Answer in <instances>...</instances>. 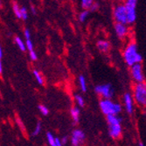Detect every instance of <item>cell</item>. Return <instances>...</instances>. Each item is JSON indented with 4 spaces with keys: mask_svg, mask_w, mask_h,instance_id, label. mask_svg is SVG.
Segmentation results:
<instances>
[{
    "mask_svg": "<svg viewBox=\"0 0 146 146\" xmlns=\"http://www.w3.org/2000/svg\"><path fill=\"white\" fill-rule=\"evenodd\" d=\"M123 57L129 68L135 64H141L143 60V57L139 54L137 46L134 41H130L125 46L123 52Z\"/></svg>",
    "mask_w": 146,
    "mask_h": 146,
    "instance_id": "6da1fadb",
    "label": "cell"
},
{
    "mask_svg": "<svg viewBox=\"0 0 146 146\" xmlns=\"http://www.w3.org/2000/svg\"><path fill=\"white\" fill-rule=\"evenodd\" d=\"M132 97L139 108L146 109V83H135L132 88Z\"/></svg>",
    "mask_w": 146,
    "mask_h": 146,
    "instance_id": "7a4b0ae2",
    "label": "cell"
},
{
    "mask_svg": "<svg viewBox=\"0 0 146 146\" xmlns=\"http://www.w3.org/2000/svg\"><path fill=\"white\" fill-rule=\"evenodd\" d=\"M100 108L102 112L106 115H118L123 110L121 103L115 102L111 99H102L100 101Z\"/></svg>",
    "mask_w": 146,
    "mask_h": 146,
    "instance_id": "3957f363",
    "label": "cell"
},
{
    "mask_svg": "<svg viewBox=\"0 0 146 146\" xmlns=\"http://www.w3.org/2000/svg\"><path fill=\"white\" fill-rule=\"evenodd\" d=\"M107 122L109 123V133L110 136L114 138L117 139L121 137L123 128H122V118L118 115H108Z\"/></svg>",
    "mask_w": 146,
    "mask_h": 146,
    "instance_id": "277c9868",
    "label": "cell"
},
{
    "mask_svg": "<svg viewBox=\"0 0 146 146\" xmlns=\"http://www.w3.org/2000/svg\"><path fill=\"white\" fill-rule=\"evenodd\" d=\"M127 14V25L134 24L137 20V0H127L124 2Z\"/></svg>",
    "mask_w": 146,
    "mask_h": 146,
    "instance_id": "5b68a950",
    "label": "cell"
},
{
    "mask_svg": "<svg viewBox=\"0 0 146 146\" xmlns=\"http://www.w3.org/2000/svg\"><path fill=\"white\" fill-rule=\"evenodd\" d=\"M113 17L115 23L125 24L127 25V14L126 9L123 4H119L114 7L113 10Z\"/></svg>",
    "mask_w": 146,
    "mask_h": 146,
    "instance_id": "8992f818",
    "label": "cell"
},
{
    "mask_svg": "<svg viewBox=\"0 0 146 146\" xmlns=\"http://www.w3.org/2000/svg\"><path fill=\"white\" fill-rule=\"evenodd\" d=\"M130 75L135 83L144 82V74L142 64H135L130 67Z\"/></svg>",
    "mask_w": 146,
    "mask_h": 146,
    "instance_id": "52a82bcc",
    "label": "cell"
},
{
    "mask_svg": "<svg viewBox=\"0 0 146 146\" xmlns=\"http://www.w3.org/2000/svg\"><path fill=\"white\" fill-rule=\"evenodd\" d=\"M96 94L102 96L103 99H111L114 96V89L110 84L97 85L95 88Z\"/></svg>",
    "mask_w": 146,
    "mask_h": 146,
    "instance_id": "ba28073f",
    "label": "cell"
},
{
    "mask_svg": "<svg viewBox=\"0 0 146 146\" xmlns=\"http://www.w3.org/2000/svg\"><path fill=\"white\" fill-rule=\"evenodd\" d=\"M123 106L126 112L129 115H132L135 111V102L130 93L126 92L123 95Z\"/></svg>",
    "mask_w": 146,
    "mask_h": 146,
    "instance_id": "9c48e42d",
    "label": "cell"
},
{
    "mask_svg": "<svg viewBox=\"0 0 146 146\" xmlns=\"http://www.w3.org/2000/svg\"><path fill=\"white\" fill-rule=\"evenodd\" d=\"M115 31L118 38H126L129 33V28L128 25L125 24H119L115 23Z\"/></svg>",
    "mask_w": 146,
    "mask_h": 146,
    "instance_id": "30bf717a",
    "label": "cell"
},
{
    "mask_svg": "<svg viewBox=\"0 0 146 146\" xmlns=\"http://www.w3.org/2000/svg\"><path fill=\"white\" fill-rule=\"evenodd\" d=\"M85 139L84 132L81 129H74L72 133L71 143L73 146H79Z\"/></svg>",
    "mask_w": 146,
    "mask_h": 146,
    "instance_id": "8fae6325",
    "label": "cell"
},
{
    "mask_svg": "<svg viewBox=\"0 0 146 146\" xmlns=\"http://www.w3.org/2000/svg\"><path fill=\"white\" fill-rule=\"evenodd\" d=\"M96 46H97V48H98L101 52H108L109 49H110V42L107 41V40H103V39H102V40H98Z\"/></svg>",
    "mask_w": 146,
    "mask_h": 146,
    "instance_id": "7c38bea8",
    "label": "cell"
},
{
    "mask_svg": "<svg viewBox=\"0 0 146 146\" xmlns=\"http://www.w3.org/2000/svg\"><path fill=\"white\" fill-rule=\"evenodd\" d=\"M25 37L26 39V44H25L26 48L29 49V52L33 51V42L31 40V34H30V32L28 29L25 30Z\"/></svg>",
    "mask_w": 146,
    "mask_h": 146,
    "instance_id": "4fadbf2b",
    "label": "cell"
},
{
    "mask_svg": "<svg viewBox=\"0 0 146 146\" xmlns=\"http://www.w3.org/2000/svg\"><path fill=\"white\" fill-rule=\"evenodd\" d=\"M70 114H71V116H72L73 121H74L75 123H78L79 120H80V110H79L77 107H74V108L71 109Z\"/></svg>",
    "mask_w": 146,
    "mask_h": 146,
    "instance_id": "5bb4252c",
    "label": "cell"
},
{
    "mask_svg": "<svg viewBox=\"0 0 146 146\" xmlns=\"http://www.w3.org/2000/svg\"><path fill=\"white\" fill-rule=\"evenodd\" d=\"M79 83L81 86V88L83 92L87 91V82H86V79L83 75H81L79 77Z\"/></svg>",
    "mask_w": 146,
    "mask_h": 146,
    "instance_id": "9a60e30c",
    "label": "cell"
},
{
    "mask_svg": "<svg viewBox=\"0 0 146 146\" xmlns=\"http://www.w3.org/2000/svg\"><path fill=\"white\" fill-rule=\"evenodd\" d=\"M15 42H16V44L18 45V46L19 47V49H20L21 51L25 52V51L26 50L25 44L23 42V40H22V39H21L19 37H16V38H15Z\"/></svg>",
    "mask_w": 146,
    "mask_h": 146,
    "instance_id": "2e32d148",
    "label": "cell"
},
{
    "mask_svg": "<svg viewBox=\"0 0 146 146\" xmlns=\"http://www.w3.org/2000/svg\"><path fill=\"white\" fill-rule=\"evenodd\" d=\"M94 4V1H92V0H82V8L89 11V9L91 8L92 5Z\"/></svg>",
    "mask_w": 146,
    "mask_h": 146,
    "instance_id": "e0dca14e",
    "label": "cell"
},
{
    "mask_svg": "<svg viewBox=\"0 0 146 146\" xmlns=\"http://www.w3.org/2000/svg\"><path fill=\"white\" fill-rule=\"evenodd\" d=\"M88 15H89V11H88V10L83 11L82 12L80 13V15H79V20L81 21V22H84L87 19V18L88 17Z\"/></svg>",
    "mask_w": 146,
    "mask_h": 146,
    "instance_id": "ac0fdd59",
    "label": "cell"
},
{
    "mask_svg": "<svg viewBox=\"0 0 146 146\" xmlns=\"http://www.w3.org/2000/svg\"><path fill=\"white\" fill-rule=\"evenodd\" d=\"M33 75H34V77H35V79H36V81L38 82V84L42 85V84L44 83V80H43L41 74H39L37 70H34V71H33Z\"/></svg>",
    "mask_w": 146,
    "mask_h": 146,
    "instance_id": "d6986e66",
    "label": "cell"
},
{
    "mask_svg": "<svg viewBox=\"0 0 146 146\" xmlns=\"http://www.w3.org/2000/svg\"><path fill=\"white\" fill-rule=\"evenodd\" d=\"M46 138H47V141L49 143V144L51 146H57L55 144V141H54V137L52 136V133H50V132H47L46 133Z\"/></svg>",
    "mask_w": 146,
    "mask_h": 146,
    "instance_id": "ffe728a7",
    "label": "cell"
},
{
    "mask_svg": "<svg viewBox=\"0 0 146 146\" xmlns=\"http://www.w3.org/2000/svg\"><path fill=\"white\" fill-rule=\"evenodd\" d=\"M13 11L15 13V16L18 19H21V15H20V8L19 7V5L17 3L13 4Z\"/></svg>",
    "mask_w": 146,
    "mask_h": 146,
    "instance_id": "44dd1931",
    "label": "cell"
},
{
    "mask_svg": "<svg viewBox=\"0 0 146 146\" xmlns=\"http://www.w3.org/2000/svg\"><path fill=\"white\" fill-rule=\"evenodd\" d=\"M38 110L40 111V113L43 115H47L49 114V110H48V109L46 107V106H44V105H38Z\"/></svg>",
    "mask_w": 146,
    "mask_h": 146,
    "instance_id": "7402d4cb",
    "label": "cell"
},
{
    "mask_svg": "<svg viewBox=\"0 0 146 146\" xmlns=\"http://www.w3.org/2000/svg\"><path fill=\"white\" fill-rule=\"evenodd\" d=\"M20 15H21V19L25 20L28 17V12H27V10H26L25 7H21L20 8Z\"/></svg>",
    "mask_w": 146,
    "mask_h": 146,
    "instance_id": "603a6c76",
    "label": "cell"
},
{
    "mask_svg": "<svg viewBox=\"0 0 146 146\" xmlns=\"http://www.w3.org/2000/svg\"><path fill=\"white\" fill-rule=\"evenodd\" d=\"M74 98H75V101H76V102L78 103V105L80 106V107H83V106H84V99L79 95H76L74 96Z\"/></svg>",
    "mask_w": 146,
    "mask_h": 146,
    "instance_id": "cb8c5ba5",
    "label": "cell"
},
{
    "mask_svg": "<svg viewBox=\"0 0 146 146\" xmlns=\"http://www.w3.org/2000/svg\"><path fill=\"white\" fill-rule=\"evenodd\" d=\"M40 130H41V124H40V123H38L35 129H34V130H33V136L35 137V136L38 135L39 132H40Z\"/></svg>",
    "mask_w": 146,
    "mask_h": 146,
    "instance_id": "d4e9b609",
    "label": "cell"
},
{
    "mask_svg": "<svg viewBox=\"0 0 146 146\" xmlns=\"http://www.w3.org/2000/svg\"><path fill=\"white\" fill-rule=\"evenodd\" d=\"M2 57H3V52H2V48H1V46H0V74H2V72H3Z\"/></svg>",
    "mask_w": 146,
    "mask_h": 146,
    "instance_id": "484cf974",
    "label": "cell"
},
{
    "mask_svg": "<svg viewBox=\"0 0 146 146\" xmlns=\"http://www.w3.org/2000/svg\"><path fill=\"white\" fill-rule=\"evenodd\" d=\"M29 55H30V59H31L32 60H36L38 59V56H37L36 52H35L34 51H32V52H30Z\"/></svg>",
    "mask_w": 146,
    "mask_h": 146,
    "instance_id": "4316f807",
    "label": "cell"
},
{
    "mask_svg": "<svg viewBox=\"0 0 146 146\" xmlns=\"http://www.w3.org/2000/svg\"><path fill=\"white\" fill-rule=\"evenodd\" d=\"M98 7H99V5H98V4H96V3H94V4L92 5L91 8L89 9V11H96V10L98 9Z\"/></svg>",
    "mask_w": 146,
    "mask_h": 146,
    "instance_id": "83f0119b",
    "label": "cell"
},
{
    "mask_svg": "<svg viewBox=\"0 0 146 146\" xmlns=\"http://www.w3.org/2000/svg\"><path fill=\"white\" fill-rule=\"evenodd\" d=\"M54 141H55V144H56L57 146H62L61 142H60V140L58 137H54Z\"/></svg>",
    "mask_w": 146,
    "mask_h": 146,
    "instance_id": "f1b7e54d",
    "label": "cell"
},
{
    "mask_svg": "<svg viewBox=\"0 0 146 146\" xmlns=\"http://www.w3.org/2000/svg\"><path fill=\"white\" fill-rule=\"evenodd\" d=\"M60 142H61V144H62V145H63V144L65 145L66 143H67V142H68V137H64Z\"/></svg>",
    "mask_w": 146,
    "mask_h": 146,
    "instance_id": "f546056e",
    "label": "cell"
},
{
    "mask_svg": "<svg viewBox=\"0 0 146 146\" xmlns=\"http://www.w3.org/2000/svg\"><path fill=\"white\" fill-rule=\"evenodd\" d=\"M32 11H33V13H35V9H34V7H33V6H32Z\"/></svg>",
    "mask_w": 146,
    "mask_h": 146,
    "instance_id": "4dcf8cb0",
    "label": "cell"
},
{
    "mask_svg": "<svg viewBox=\"0 0 146 146\" xmlns=\"http://www.w3.org/2000/svg\"><path fill=\"white\" fill-rule=\"evenodd\" d=\"M139 146H144V145H143V143H139Z\"/></svg>",
    "mask_w": 146,
    "mask_h": 146,
    "instance_id": "1f68e13d",
    "label": "cell"
},
{
    "mask_svg": "<svg viewBox=\"0 0 146 146\" xmlns=\"http://www.w3.org/2000/svg\"><path fill=\"white\" fill-rule=\"evenodd\" d=\"M2 5V2H1V1H0V5Z\"/></svg>",
    "mask_w": 146,
    "mask_h": 146,
    "instance_id": "d6a6232c",
    "label": "cell"
}]
</instances>
